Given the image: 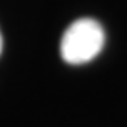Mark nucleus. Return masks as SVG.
Listing matches in <instances>:
<instances>
[{
  "label": "nucleus",
  "mask_w": 127,
  "mask_h": 127,
  "mask_svg": "<svg viewBox=\"0 0 127 127\" xmlns=\"http://www.w3.org/2000/svg\"><path fill=\"white\" fill-rule=\"evenodd\" d=\"M106 34L99 22L78 19L67 26L61 37L60 54L69 64H84L92 61L104 48Z\"/></svg>",
  "instance_id": "f257e3e1"
},
{
  "label": "nucleus",
  "mask_w": 127,
  "mask_h": 127,
  "mask_svg": "<svg viewBox=\"0 0 127 127\" xmlns=\"http://www.w3.org/2000/svg\"><path fill=\"white\" fill-rule=\"evenodd\" d=\"M2 48H3V40H2V34H0V54H2Z\"/></svg>",
  "instance_id": "f03ea898"
}]
</instances>
